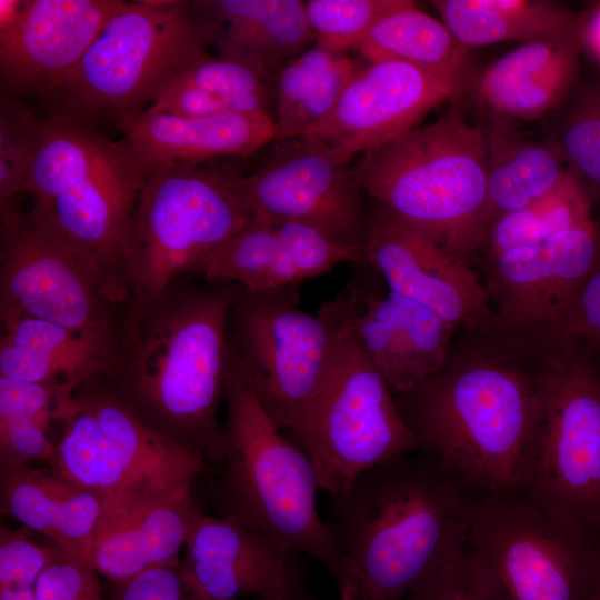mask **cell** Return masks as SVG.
<instances>
[{
	"instance_id": "obj_1",
	"label": "cell",
	"mask_w": 600,
	"mask_h": 600,
	"mask_svg": "<svg viewBox=\"0 0 600 600\" xmlns=\"http://www.w3.org/2000/svg\"><path fill=\"white\" fill-rule=\"evenodd\" d=\"M477 490L419 447L360 474L327 521L340 600H402L464 544Z\"/></svg>"
},
{
	"instance_id": "obj_2",
	"label": "cell",
	"mask_w": 600,
	"mask_h": 600,
	"mask_svg": "<svg viewBox=\"0 0 600 600\" xmlns=\"http://www.w3.org/2000/svg\"><path fill=\"white\" fill-rule=\"evenodd\" d=\"M537 350L497 334L394 393L420 447L477 491L518 492L526 481L542 411L541 350L527 362Z\"/></svg>"
},
{
	"instance_id": "obj_3",
	"label": "cell",
	"mask_w": 600,
	"mask_h": 600,
	"mask_svg": "<svg viewBox=\"0 0 600 600\" xmlns=\"http://www.w3.org/2000/svg\"><path fill=\"white\" fill-rule=\"evenodd\" d=\"M237 284L173 288L129 308L109 387L148 426L202 457L223 453L228 326Z\"/></svg>"
},
{
	"instance_id": "obj_4",
	"label": "cell",
	"mask_w": 600,
	"mask_h": 600,
	"mask_svg": "<svg viewBox=\"0 0 600 600\" xmlns=\"http://www.w3.org/2000/svg\"><path fill=\"white\" fill-rule=\"evenodd\" d=\"M143 181L124 137L60 113L38 116L22 193L92 258L112 304L130 300L124 243Z\"/></svg>"
},
{
	"instance_id": "obj_5",
	"label": "cell",
	"mask_w": 600,
	"mask_h": 600,
	"mask_svg": "<svg viewBox=\"0 0 600 600\" xmlns=\"http://www.w3.org/2000/svg\"><path fill=\"white\" fill-rule=\"evenodd\" d=\"M216 34L203 0L126 2L44 104L47 111L120 130L209 58Z\"/></svg>"
},
{
	"instance_id": "obj_6",
	"label": "cell",
	"mask_w": 600,
	"mask_h": 600,
	"mask_svg": "<svg viewBox=\"0 0 600 600\" xmlns=\"http://www.w3.org/2000/svg\"><path fill=\"white\" fill-rule=\"evenodd\" d=\"M224 399L223 453L208 472L216 516L311 557L334 579L340 558L318 511L314 467L262 409L231 349Z\"/></svg>"
},
{
	"instance_id": "obj_7",
	"label": "cell",
	"mask_w": 600,
	"mask_h": 600,
	"mask_svg": "<svg viewBox=\"0 0 600 600\" xmlns=\"http://www.w3.org/2000/svg\"><path fill=\"white\" fill-rule=\"evenodd\" d=\"M352 171L373 203L451 254L469 261L484 247L487 140L457 110L362 153Z\"/></svg>"
},
{
	"instance_id": "obj_8",
	"label": "cell",
	"mask_w": 600,
	"mask_h": 600,
	"mask_svg": "<svg viewBox=\"0 0 600 600\" xmlns=\"http://www.w3.org/2000/svg\"><path fill=\"white\" fill-rule=\"evenodd\" d=\"M354 286L324 302L330 340L320 384L294 431L310 458L319 489L337 498L363 472L420 447L394 393L354 329Z\"/></svg>"
},
{
	"instance_id": "obj_9",
	"label": "cell",
	"mask_w": 600,
	"mask_h": 600,
	"mask_svg": "<svg viewBox=\"0 0 600 600\" xmlns=\"http://www.w3.org/2000/svg\"><path fill=\"white\" fill-rule=\"evenodd\" d=\"M99 380L80 386L66 407L49 463L58 473L100 498L117 519L191 489L211 470Z\"/></svg>"
},
{
	"instance_id": "obj_10",
	"label": "cell",
	"mask_w": 600,
	"mask_h": 600,
	"mask_svg": "<svg viewBox=\"0 0 600 600\" xmlns=\"http://www.w3.org/2000/svg\"><path fill=\"white\" fill-rule=\"evenodd\" d=\"M252 218L240 177L199 166L144 179L124 243L129 308L163 294L201 264Z\"/></svg>"
},
{
	"instance_id": "obj_11",
	"label": "cell",
	"mask_w": 600,
	"mask_h": 600,
	"mask_svg": "<svg viewBox=\"0 0 600 600\" xmlns=\"http://www.w3.org/2000/svg\"><path fill=\"white\" fill-rule=\"evenodd\" d=\"M598 547L518 492L477 491L463 558L487 600H584Z\"/></svg>"
},
{
	"instance_id": "obj_12",
	"label": "cell",
	"mask_w": 600,
	"mask_h": 600,
	"mask_svg": "<svg viewBox=\"0 0 600 600\" xmlns=\"http://www.w3.org/2000/svg\"><path fill=\"white\" fill-rule=\"evenodd\" d=\"M542 411L522 488L530 502L600 541V377L587 352L540 353Z\"/></svg>"
},
{
	"instance_id": "obj_13",
	"label": "cell",
	"mask_w": 600,
	"mask_h": 600,
	"mask_svg": "<svg viewBox=\"0 0 600 600\" xmlns=\"http://www.w3.org/2000/svg\"><path fill=\"white\" fill-rule=\"evenodd\" d=\"M299 286H237L229 344L258 402L280 430L296 431L320 384L329 350L326 319L302 311Z\"/></svg>"
},
{
	"instance_id": "obj_14",
	"label": "cell",
	"mask_w": 600,
	"mask_h": 600,
	"mask_svg": "<svg viewBox=\"0 0 600 600\" xmlns=\"http://www.w3.org/2000/svg\"><path fill=\"white\" fill-rule=\"evenodd\" d=\"M0 316H27L117 338L92 258L30 208L0 214Z\"/></svg>"
},
{
	"instance_id": "obj_15",
	"label": "cell",
	"mask_w": 600,
	"mask_h": 600,
	"mask_svg": "<svg viewBox=\"0 0 600 600\" xmlns=\"http://www.w3.org/2000/svg\"><path fill=\"white\" fill-rule=\"evenodd\" d=\"M276 142L263 164L240 177L252 216L300 223L338 244L364 250L371 210L352 167L308 138Z\"/></svg>"
},
{
	"instance_id": "obj_16",
	"label": "cell",
	"mask_w": 600,
	"mask_h": 600,
	"mask_svg": "<svg viewBox=\"0 0 600 600\" xmlns=\"http://www.w3.org/2000/svg\"><path fill=\"white\" fill-rule=\"evenodd\" d=\"M599 257L592 221L542 243L489 256L487 292L494 333L533 347L553 344Z\"/></svg>"
},
{
	"instance_id": "obj_17",
	"label": "cell",
	"mask_w": 600,
	"mask_h": 600,
	"mask_svg": "<svg viewBox=\"0 0 600 600\" xmlns=\"http://www.w3.org/2000/svg\"><path fill=\"white\" fill-rule=\"evenodd\" d=\"M301 556L267 533L198 510L180 561L206 600H320L306 583Z\"/></svg>"
},
{
	"instance_id": "obj_18",
	"label": "cell",
	"mask_w": 600,
	"mask_h": 600,
	"mask_svg": "<svg viewBox=\"0 0 600 600\" xmlns=\"http://www.w3.org/2000/svg\"><path fill=\"white\" fill-rule=\"evenodd\" d=\"M462 90L398 61L367 63L331 113L303 138L320 143L338 162L380 147ZM301 138V137H300Z\"/></svg>"
},
{
	"instance_id": "obj_19",
	"label": "cell",
	"mask_w": 600,
	"mask_h": 600,
	"mask_svg": "<svg viewBox=\"0 0 600 600\" xmlns=\"http://www.w3.org/2000/svg\"><path fill=\"white\" fill-rule=\"evenodd\" d=\"M367 263L384 278L390 291L430 309L457 328L491 324L493 311L486 287L467 260L373 203L364 243Z\"/></svg>"
},
{
	"instance_id": "obj_20",
	"label": "cell",
	"mask_w": 600,
	"mask_h": 600,
	"mask_svg": "<svg viewBox=\"0 0 600 600\" xmlns=\"http://www.w3.org/2000/svg\"><path fill=\"white\" fill-rule=\"evenodd\" d=\"M124 3L27 0L18 23L0 36L1 97L47 104Z\"/></svg>"
},
{
	"instance_id": "obj_21",
	"label": "cell",
	"mask_w": 600,
	"mask_h": 600,
	"mask_svg": "<svg viewBox=\"0 0 600 600\" xmlns=\"http://www.w3.org/2000/svg\"><path fill=\"white\" fill-rule=\"evenodd\" d=\"M344 262L367 263L364 250L338 244L300 223L252 216L198 272L248 291H268L300 286Z\"/></svg>"
},
{
	"instance_id": "obj_22",
	"label": "cell",
	"mask_w": 600,
	"mask_h": 600,
	"mask_svg": "<svg viewBox=\"0 0 600 600\" xmlns=\"http://www.w3.org/2000/svg\"><path fill=\"white\" fill-rule=\"evenodd\" d=\"M120 131L131 144L143 178L221 157H248L271 141L277 129L267 112L180 116L147 108Z\"/></svg>"
},
{
	"instance_id": "obj_23",
	"label": "cell",
	"mask_w": 600,
	"mask_h": 600,
	"mask_svg": "<svg viewBox=\"0 0 600 600\" xmlns=\"http://www.w3.org/2000/svg\"><path fill=\"white\" fill-rule=\"evenodd\" d=\"M354 329L393 393L408 391L448 364L456 328L424 306L390 291L360 289Z\"/></svg>"
},
{
	"instance_id": "obj_24",
	"label": "cell",
	"mask_w": 600,
	"mask_h": 600,
	"mask_svg": "<svg viewBox=\"0 0 600 600\" xmlns=\"http://www.w3.org/2000/svg\"><path fill=\"white\" fill-rule=\"evenodd\" d=\"M0 473L2 513L89 562L94 540L116 519L109 507L50 466L27 464Z\"/></svg>"
},
{
	"instance_id": "obj_25",
	"label": "cell",
	"mask_w": 600,
	"mask_h": 600,
	"mask_svg": "<svg viewBox=\"0 0 600 600\" xmlns=\"http://www.w3.org/2000/svg\"><path fill=\"white\" fill-rule=\"evenodd\" d=\"M216 21L219 57L269 79L286 61L316 43L304 1L203 0Z\"/></svg>"
},
{
	"instance_id": "obj_26",
	"label": "cell",
	"mask_w": 600,
	"mask_h": 600,
	"mask_svg": "<svg viewBox=\"0 0 600 600\" xmlns=\"http://www.w3.org/2000/svg\"><path fill=\"white\" fill-rule=\"evenodd\" d=\"M191 489L112 520L89 554L100 577L117 586L147 570L180 562L199 510Z\"/></svg>"
},
{
	"instance_id": "obj_27",
	"label": "cell",
	"mask_w": 600,
	"mask_h": 600,
	"mask_svg": "<svg viewBox=\"0 0 600 600\" xmlns=\"http://www.w3.org/2000/svg\"><path fill=\"white\" fill-rule=\"evenodd\" d=\"M569 31L524 42L496 60L479 81L480 100L506 118L533 120L553 109L573 76Z\"/></svg>"
},
{
	"instance_id": "obj_28",
	"label": "cell",
	"mask_w": 600,
	"mask_h": 600,
	"mask_svg": "<svg viewBox=\"0 0 600 600\" xmlns=\"http://www.w3.org/2000/svg\"><path fill=\"white\" fill-rule=\"evenodd\" d=\"M363 66L346 52L313 44L277 70L276 141L304 136L334 109Z\"/></svg>"
},
{
	"instance_id": "obj_29",
	"label": "cell",
	"mask_w": 600,
	"mask_h": 600,
	"mask_svg": "<svg viewBox=\"0 0 600 600\" xmlns=\"http://www.w3.org/2000/svg\"><path fill=\"white\" fill-rule=\"evenodd\" d=\"M354 50L367 63H407L460 90L469 71V48L414 1L380 21Z\"/></svg>"
},
{
	"instance_id": "obj_30",
	"label": "cell",
	"mask_w": 600,
	"mask_h": 600,
	"mask_svg": "<svg viewBox=\"0 0 600 600\" xmlns=\"http://www.w3.org/2000/svg\"><path fill=\"white\" fill-rule=\"evenodd\" d=\"M487 230L498 218L521 210L553 191L568 176L550 144L521 139L494 127L486 136Z\"/></svg>"
},
{
	"instance_id": "obj_31",
	"label": "cell",
	"mask_w": 600,
	"mask_h": 600,
	"mask_svg": "<svg viewBox=\"0 0 600 600\" xmlns=\"http://www.w3.org/2000/svg\"><path fill=\"white\" fill-rule=\"evenodd\" d=\"M433 8L467 48L507 41L529 42L570 30L559 6L540 0H436Z\"/></svg>"
},
{
	"instance_id": "obj_32",
	"label": "cell",
	"mask_w": 600,
	"mask_h": 600,
	"mask_svg": "<svg viewBox=\"0 0 600 600\" xmlns=\"http://www.w3.org/2000/svg\"><path fill=\"white\" fill-rule=\"evenodd\" d=\"M270 86L252 69L219 56L196 63L149 109L180 116L269 112Z\"/></svg>"
},
{
	"instance_id": "obj_33",
	"label": "cell",
	"mask_w": 600,
	"mask_h": 600,
	"mask_svg": "<svg viewBox=\"0 0 600 600\" xmlns=\"http://www.w3.org/2000/svg\"><path fill=\"white\" fill-rule=\"evenodd\" d=\"M77 389L21 382L0 377V470L31 461L51 462L50 429L60 423Z\"/></svg>"
},
{
	"instance_id": "obj_34",
	"label": "cell",
	"mask_w": 600,
	"mask_h": 600,
	"mask_svg": "<svg viewBox=\"0 0 600 600\" xmlns=\"http://www.w3.org/2000/svg\"><path fill=\"white\" fill-rule=\"evenodd\" d=\"M590 221L587 200L568 173L547 196L493 221L487 230L484 247L489 256L531 247Z\"/></svg>"
},
{
	"instance_id": "obj_35",
	"label": "cell",
	"mask_w": 600,
	"mask_h": 600,
	"mask_svg": "<svg viewBox=\"0 0 600 600\" xmlns=\"http://www.w3.org/2000/svg\"><path fill=\"white\" fill-rule=\"evenodd\" d=\"M1 340L39 349L72 362L92 381L109 378L117 364V338L80 332L27 316L1 317Z\"/></svg>"
},
{
	"instance_id": "obj_36",
	"label": "cell",
	"mask_w": 600,
	"mask_h": 600,
	"mask_svg": "<svg viewBox=\"0 0 600 600\" xmlns=\"http://www.w3.org/2000/svg\"><path fill=\"white\" fill-rule=\"evenodd\" d=\"M410 0L304 1L316 44L334 52L356 49L376 26Z\"/></svg>"
},
{
	"instance_id": "obj_37",
	"label": "cell",
	"mask_w": 600,
	"mask_h": 600,
	"mask_svg": "<svg viewBox=\"0 0 600 600\" xmlns=\"http://www.w3.org/2000/svg\"><path fill=\"white\" fill-rule=\"evenodd\" d=\"M38 114L21 100H0V214L14 207L22 193Z\"/></svg>"
},
{
	"instance_id": "obj_38",
	"label": "cell",
	"mask_w": 600,
	"mask_h": 600,
	"mask_svg": "<svg viewBox=\"0 0 600 600\" xmlns=\"http://www.w3.org/2000/svg\"><path fill=\"white\" fill-rule=\"evenodd\" d=\"M58 547L38 542L30 531L0 529V600H34L37 586Z\"/></svg>"
},
{
	"instance_id": "obj_39",
	"label": "cell",
	"mask_w": 600,
	"mask_h": 600,
	"mask_svg": "<svg viewBox=\"0 0 600 600\" xmlns=\"http://www.w3.org/2000/svg\"><path fill=\"white\" fill-rule=\"evenodd\" d=\"M0 377L21 382L62 386L72 389H78L92 381L82 369L72 362L42 350L14 344L6 340L0 342Z\"/></svg>"
},
{
	"instance_id": "obj_40",
	"label": "cell",
	"mask_w": 600,
	"mask_h": 600,
	"mask_svg": "<svg viewBox=\"0 0 600 600\" xmlns=\"http://www.w3.org/2000/svg\"><path fill=\"white\" fill-rule=\"evenodd\" d=\"M34 600H106L100 574L92 564L57 550L43 570Z\"/></svg>"
},
{
	"instance_id": "obj_41",
	"label": "cell",
	"mask_w": 600,
	"mask_h": 600,
	"mask_svg": "<svg viewBox=\"0 0 600 600\" xmlns=\"http://www.w3.org/2000/svg\"><path fill=\"white\" fill-rule=\"evenodd\" d=\"M600 349V264L577 292L554 344Z\"/></svg>"
},
{
	"instance_id": "obj_42",
	"label": "cell",
	"mask_w": 600,
	"mask_h": 600,
	"mask_svg": "<svg viewBox=\"0 0 600 600\" xmlns=\"http://www.w3.org/2000/svg\"><path fill=\"white\" fill-rule=\"evenodd\" d=\"M111 600H206L187 580L181 561L112 586Z\"/></svg>"
},
{
	"instance_id": "obj_43",
	"label": "cell",
	"mask_w": 600,
	"mask_h": 600,
	"mask_svg": "<svg viewBox=\"0 0 600 600\" xmlns=\"http://www.w3.org/2000/svg\"><path fill=\"white\" fill-rule=\"evenodd\" d=\"M402 600H487L473 582L463 547L416 586Z\"/></svg>"
},
{
	"instance_id": "obj_44",
	"label": "cell",
	"mask_w": 600,
	"mask_h": 600,
	"mask_svg": "<svg viewBox=\"0 0 600 600\" xmlns=\"http://www.w3.org/2000/svg\"><path fill=\"white\" fill-rule=\"evenodd\" d=\"M562 150L579 172L600 183V112L572 119L563 131Z\"/></svg>"
},
{
	"instance_id": "obj_45",
	"label": "cell",
	"mask_w": 600,
	"mask_h": 600,
	"mask_svg": "<svg viewBox=\"0 0 600 600\" xmlns=\"http://www.w3.org/2000/svg\"><path fill=\"white\" fill-rule=\"evenodd\" d=\"M27 0H0V36L9 32L20 20Z\"/></svg>"
},
{
	"instance_id": "obj_46",
	"label": "cell",
	"mask_w": 600,
	"mask_h": 600,
	"mask_svg": "<svg viewBox=\"0 0 600 600\" xmlns=\"http://www.w3.org/2000/svg\"><path fill=\"white\" fill-rule=\"evenodd\" d=\"M584 600H600V541L597 560L590 578Z\"/></svg>"
},
{
	"instance_id": "obj_47",
	"label": "cell",
	"mask_w": 600,
	"mask_h": 600,
	"mask_svg": "<svg viewBox=\"0 0 600 600\" xmlns=\"http://www.w3.org/2000/svg\"><path fill=\"white\" fill-rule=\"evenodd\" d=\"M588 42L600 57V9L593 14L587 30Z\"/></svg>"
},
{
	"instance_id": "obj_48",
	"label": "cell",
	"mask_w": 600,
	"mask_h": 600,
	"mask_svg": "<svg viewBox=\"0 0 600 600\" xmlns=\"http://www.w3.org/2000/svg\"><path fill=\"white\" fill-rule=\"evenodd\" d=\"M237 600H241V599H237Z\"/></svg>"
}]
</instances>
